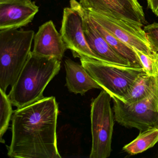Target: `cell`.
<instances>
[{
    "label": "cell",
    "instance_id": "6da1fadb",
    "mask_svg": "<svg viewBox=\"0 0 158 158\" xmlns=\"http://www.w3.org/2000/svg\"><path fill=\"white\" fill-rule=\"evenodd\" d=\"M59 105L46 97L14 112L8 155L15 158H61L57 146Z\"/></svg>",
    "mask_w": 158,
    "mask_h": 158
},
{
    "label": "cell",
    "instance_id": "7a4b0ae2",
    "mask_svg": "<svg viewBox=\"0 0 158 158\" xmlns=\"http://www.w3.org/2000/svg\"><path fill=\"white\" fill-rule=\"evenodd\" d=\"M61 60L54 57L31 55L8 95L12 105L21 109L42 99L49 83L59 73Z\"/></svg>",
    "mask_w": 158,
    "mask_h": 158
},
{
    "label": "cell",
    "instance_id": "3957f363",
    "mask_svg": "<svg viewBox=\"0 0 158 158\" xmlns=\"http://www.w3.org/2000/svg\"><path fill=\"white\" fill-rule=\"evenodd\" d=\"M33 30H0V89L6 92L16 82L31 55Z\"/></svg>",
    "mask_w": 158,
    "mask_h": 158
},
{
    "label": "cell",
    "instance_id": "277c9868",
    "mask_svg": "<svg viewBox=\"0 0 158 158\" xmlns=\"http://www.w3.org/2000/svg\"><path fill=\"white\" fill-rule=\"evenodd\" d=\"M81 64L112 99L121 101L128 94L143 68L119 66L86 57L80 58Z\"/></svg>",
    "mask_w": 158,
    "mask_h": 158
},
{
    "label": "cell",
    "instance_id": "5b68a950",
    "mask_svg": "<svg viewBox=\"0 0 158 158\" xmlns=\"http://www.w3.org/2000/svg\"><path fill=\"white\" fill-rule=\"evenodd\" d=\"M111 98L110 94L103 90L91 102L90 158H107L110 155L115 119L111 107Z\"/></svg>",
    "mask_w": 158,
    "mask_h": 158
},
{
    "label": "cell",
    "instance_id": "8992f818",
    "mask_svg": "<svg viewBox=\"0 0 158 158\" xmlns=\"http://www.w3.org/2000/svg\"><path fill=\"white\" fill-rule=\"evenodd\" d=\"M112 99L114 119L121 126L140 131L158 127V89L147 98L132 103Z\"/></svg>",
    "mask_w": 158,
    "mask_h": 158
},
{
    "label": "cell",
    "instance_id": "52a82bcc",
    "mask_svg": "<svg viewBox=\"0 0 158 158\" xmlns=\"http://www.w3.org/2000/svg\"><path fill=\"white\" fill-rule=\"evenodd\" d=\"M70 7L64 10L60 34L74 57L98 60L86 41L84 32V8L76 0H70Z\"/></svg>",
    "mask_w": 158,
    "mask_h": 158
},
{
    "label": "cell",
    "instance_id": "ba28073f",
    "mask_svg": "<svg viewBox=\"0 0 158 158\" xmlns=\"http://www.w3.org/2000/svg\"><path fill=\"white\" fill-rule=\"evenodd\" d=\"M86 11L93 20L127 46L137 49L150 57H158V51L150 43L142 27L94 12Z\"/></svg>",
    "mask_w": 158,
    "mask_h": 158
},
{
    "label": "cell",
    "instance_id": "9c48e42d",
    "mask_svg": "<svg viewBox=\"0 0 158 158\" xmlns=\"http://www.w3.org/2000/svg\"><path fill=\"white\" fill-rule=\"evenodd\" d=\"M87 11L142 27L146 23L143 7L138 0H79Z\"/></svg>",
    "mask_w": 158,
    "mask_h": 158
},
{
    "label": "cell",
    "instance_id": "30bf717a",
    "mask_svg": "<svg viewBox=\"0 0 158 158\" xmlns=\"http://www.w3.org/2000/svg\"><path fill=\"white\" fill-rule=\"evenodd\" d=\"M39 8L32 0H0V30L27 25L34 20Z\"/></svg>",
    "mask_w": 158,
    "mask_h": 158
},
{
    "label": "cell",
    "instance_id": "8fae6325",
    "mask_svg": "<svg viewBox=\"0 0 158 158\" xmlns=\"http://www.w3.org/2000/svg\"><path fill=\"white\" fill-rule=\"evenodd\" d=\"M84 17L85 38L98 60L110 64L131 67L129 62L116 53L103 38L84 8Z\"/></svg>",
    "mask_w": 158,
    "mask_h": 158
},
{
    "label": "cell",
    "instance_id": "7c38bea8",
    "mask_svg": "<svg viewBox=\"0 0 158 158\" xmlns=\"http://www.w3.org/2000/svg\"><path fill=\"white\" fill-rule=\"evenodd\" d=\"M67 49L61 35L58 32L52 21L46 22L40 27L34 37L33 53L54 57L61 60Z\"/></svg>",
    "mask_w": 158,
    "mask_h": 158
},
{
    "label": "cell",
    "instance_id": "4fadbf2b",
    "mask_svg": "<svg viewBox=\"0 0 158 158\" xmlns=\"http://www.w3.org/2000/svg\"><path fill=\"white\" fill-rule=\"evenodd\" d=\"M66 71V86L69 91L83 96L93 89H102L82 64L66 59L64 61Z\"/></svg>",
    "mask_w": 158,
    "mask_h": 158
},
{
    "label": "cell",
    "instance_id": "5bb4252c",
    "mask_svg": "<svg viewBox=\"0 0 158 158\" xmlns=\"http://www.w3.org/2000/svg\"><path fill=\"white\" fill-rule=\"evenodd\" d=\"M91 18L98 31L116 53L127 61L131 67L143 68L141 62L133 48L116 38L98 23L93 20L92 17Z\"/></svg>",
    "mask_w": 158,
    "mask_h": 158
},
{
    "label": "cell",
    "instance_id": "9a60e30c",
    "mask_svg": "<svg viewBox=\"0 0 158 158\" xmlns=\"http://www.w3.org/2000/svg\"><path fill=\"white\" fill-rule=\"evenodd\" d=\"M158 89V76H149L143 73L135 81L128 94L122 101L132 103L149 96Z\"/></svg>",
    "mask_w": 158,
    "mask_h": 158
},
{
    "label": "cell",
    "instance_id": "2e32d148",
    "mask_svg": "<svg viewBox=\"0 0 158 158\" xmlns=\"http://www.w3.org/2000/svg\"><path fill=\"white\" fill-rule=\"evenodd\" d=\"M158 142V127H153L140 131L138 136L123 149L130 155H136L152 148Z\"/></svg>",
    "mask_w": 158,
    "mask_h": 158
},
{
    "label": "cell",
    "instance_id": "e0dca14e",
    "mask_svg": "<svg viewBox=\"0 0 158 158\" xmlns=\"http://www.w3.org/2000/svg\"><path fill=\"white\" fill-rule=\"evenodd\" d=\"M1 93V116H0V142L5 143L2 139L7 130L9 128V123L11 119L13 111L12 103L10 100L8 95L2 89H0Z\"/></svg>",
    "mask_w": 158,
    "mask_h": 158
},
{
    "label": "cell",
    "instance_id": "ac0fdd59",
    "mask_svg": "<svg viewBox=\"0 0 158 158\" xmlns=\"http://www.w3.org/2000/svg\"><path fill=\"white\" fill-rule=\"evenodd\" d=\"M133 49L138 56L146 74L152 76H158V57H150L137 49Z\"/></svg>",
    "mask_w": 158,
    "mask_h": 158
},
{
    "label": "cell",
    "instance_id": "d6986e66",
    "mask_svg": "<svg viewBox=\"0 0 158 158\" xmlns=\"http://www.w3.org/2000/svg\"><path fill=\"white\" fill-rule=\"evenodd\" d=\"M144 30L152 46L158 52V23H154L144 27Z\"/></svg>",
    "mask_w": 158,
    "mask_h": 158
},
{
    "label": "cell",
    "instance_id": "ffe728a7",
    "mask_svg": "<svg viewBox=\"0 0 158 158\" xmlns=\"http://www.w3.org/2000/svg\"><path fill=\"white\" fill-rule=\"evenodd\" d=\"M148 6L152 11L158 16V0H147Z\"/></svg>",
    "mask_w": 158,
    "mask_h": 158
}]
</instances>
